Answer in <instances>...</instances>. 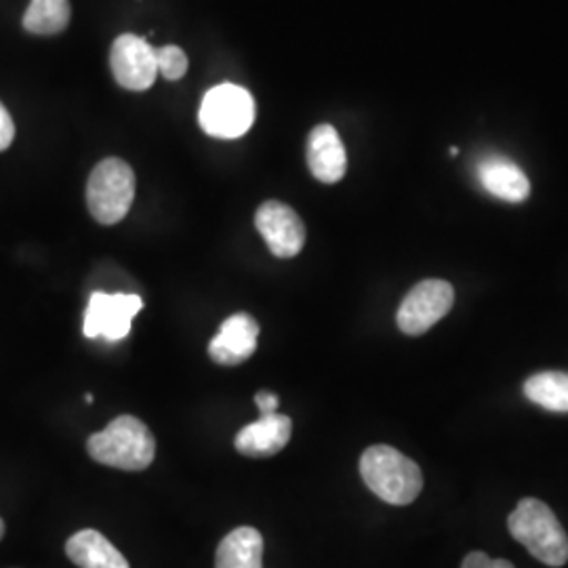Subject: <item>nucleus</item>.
Returning <instances> with one entry per match:
<instances>
[{
  "mask_svg": "<svg viewBox=\"0 0 568 568\" xmlns=\"http://www.w3.org/2000/svg\"><path fill=\"white\" fill-rule=\"evenodd\" d=\"M523 389L532 405L541 406L551 413H568V373H535L525 382Z\"/></svg>",
  "mask_w": 568,
  "mask_h": 568,
  "instance_id": "obj_17",
  "label": "nucleus"
},
{
  "mask_svg": "<svg viewBox=\"0 0 568 568\" xmlns=\"http://www.w3.org/2000/svg\"><path fill=\"white\" fill-rule=\"evenodd\" d=\"M511 537L523 544L539 562L548 567H562L568 560L567 530L556 514L539 499H523L509 514Z\"/></svg>",
  "mask_w": 568,
  "mask_h": 568,
  "instance_id": "obj_3",
  "label": "nucleus"
},
{
  "mask_svg": "<svg viewBox=\"0 0 568 568\" xmlns=\"http://www.w3.org/2000/svg\"><path fill=\"white\" fill-rule=\"evenodd\" d=\"M110 68L126 91H148L159 77L156 49L135 34H121L110 49Z\"/></svg>",
  "mask_w": 568,
  "mask_h": 568,
  "instance_id": "obj_8",
  "label": "nucleus"
},
{
  "mask_svg": "<svg viewBox=\"0 0 568 568\" xmlns=\"http://www.w3.org/2000/svg\"><path fill=\"white\" fill-rule=\"evenodd\" d=\"M65 554L79 568H131L121 551L93 528L72 535L65 544Z\"/></svg>",
  "mask_w": 568,
  "mask_h": 568,
  "instance_id": "obj_14",
  "label": "nucleus"
},
{
  "mask_svg": "<svg viewBox=\"0 0 568 568\" xmlns=\"http://www.w3.org/2000/svg\"><path fill=\"white\" fill-rule=\"evenodd\" d=\"M260 325L248 314H234L220 328V333L209 342V356L213 363L236 366L246 363L257 349Z\"/></svg>",
  "mask_w": 568,
  "mask_h": 568,
  "instance_id": "obj_10",
  "label": "nucleus"
},
{
  "mask_svg": "<svg viewBox=\"0 0 568 568\" xmlns=\"http://www.w3.org/2000/svg\"><path fill=\"white\" fill-rule=\"evenodd\" d=\"M307 166L310 173L323 183H337L344 180L347 171L345 145L333 124H318L307 138Z\"/></svg>",
  "mask_w": 568,
  "mask_h": 568,
  "instance_id": "obj_11",
  "label": "nucleus"
},
{
  "mask_svg": "<svg viewBox=\"0 0 568 568\" xmlns=\"http://www.w3.org/2000/svg\"><path fill=\"white\" fill-rule=\"evenodd\" d=\"M455 302V288L447 281H424L406 293L396 314V325L410 337L424 335L443 321Z\"/></svg>",
  "mask_w": 568,
  "mask_h": 568,
  "instance_id": "obj_7",
  "label": "nucleus"
},
{
  "mask_svg": "<svg viewBox=\"0 0 568 568\" xmlns=\"http://www.w3.org/2000/svg\"><path fill=\"white\" fill-rule=\"evenodd\" d=\"M361 474L366 487L389 506L413 504L424 488L419 466L387 445L366 448L361 457Z\"/></svg>",
  "mask_w": 568,
  "mask_h": 568,
  "instance_id": "obj_2",
  "label": "nucleus"
},
{
  "mask_svg": "<svg viewBox=\"0 0 568 568\" xmlns=\"http://www.w3.org/2000/svg\"><path fill=\"white\" fill-rule=\"evenodd\" d=\"M13 138H16V124L9 110L0 103V152L13 143Z\"/></svg>",
  "mask_w": 568,
  "mask_h": 568,
  "instance_id": "obj_20",
  "label": "nucleus"
},
{
  "mask_svg": "<svg viewBox=\"0 0 568 568\" xmlns=\"http://www.w3.org/2000/svg\"><path fill=\"white\" fill-rule=\"evenodd\" d=\"M143 300L133 293H93L84 310L82 333L89 339L121 342L131 333V321L142 312Z\"/></svg>",
  "mask_w": 568,
  "mask_h": 568,
  "instance_id": "obj_6",
  "label": "nucleus"
},
{
  "mask_svg": "<svg viewBox=\"0 0 568 568\" xmlns=\"http://www.w3.org/2000/svg\"><path fill=\"white\" fill-rule=\"evenodd\" d=\"M255 227L262 234L270 253L278 260H291L304 248V222L288 204L281 201L262 204L255 213Z\"/></svg>",
  "mask_w": 568,
  "mask_h": 568,
  "instance_id": "obj_9",
  "label": "nucleus"
},
{
  "mask_svg": "<svg viewBox=\"0 0 568 568\" xmlns=\"http://www.w3.org/2000/svg\"><path fill=\"white\" fill-rule=\"evenodd\" d=\"M462 568H514V565L504 558H490L485 551H471L464 558Z\"/></svg>",
  "mask_w": 568,
  "mask_h": 568,
  "instance_id": "obj_19",
  "label": "nucleus"
},
{
  "mask_svg": "<svg viewBox=\"0 0 568 568\" xmlns=\"http://www.w3.org/2000/svg\"><path fill=\"white\" fill-rule=\"evenodd\" d=\"M2 537H4V523H2V518H0V541H2Z\"/></svg>",
  "mask_w": 568,
  "mask_h": 568,
  "instance_id": "obj_22",
  "label": "nucleus"
},
{
  "mask_svg": "<svg viewBox=\"0 0 568 568\" xmlns=\"http://www.w3.org/2000/svg\"><path fill=\"white\" fill-rule=\"evenodd\" d=\"M262 558V532L253 527H239L222 539L215 554V568H264Z\"/></svg>",
  "mask_w": 568,
  "mask_h": 568,
  "instance_id": "obj_15",
  "label": "nucleus"
},
{
  "mask_svg": "<svg viewBox=\"0 0 568 568\" xmlns=\"http://www.w3.org/2000/svg\"><path fill=\"white\" fill-rule=\"evenodd\" d=\"M199 121L211 138L239 140L255 121L253 95L239 84H220L204 95Z\"/></svg>",
  "mask_w": 568,
  "mask_h": 568,
  "instance_id": "obj_5",
  "label": "nucleus"
},
{
  "mask_svg": "<svg viewBox=\"0 0 568 568\" xmlns=\"http://www.w3.org/2000/svg\"><path fill=\"white\" fill-rule=\"evenodd\" d=\"M478 180L488 194L506 203H523L530 194V182L525 171L506 156H488L478 164Z\"/></svg>",
  "mask_w": 568,
  "mask_h": 568,
  "instance_id": "obj_13",
  "label": "nucleus"
},
{
  "mask_svg": "<svg viewBox=\"0 0 568 568\" xmlns=\"http://www.w3.org/2000/svg\"><path fill=\"white\" fill-rule=\"evenodd\" d=\"M293 434V422L291 417L274 413V415H262L257 422L243 427L234 440L236 450L244 457L264 459L281 453Z\"/></svg>",
  "mask_w": 568,
  "mask_h": 568,
  "instance_id": "obj_12",
  "label": "nucleus"
},
{
  "mask_svg": "<svg viewBox=\"0 0 568 568\" xmlns=\"http://www.w3.org/2000/svg\"><path fill=\"white\" fill-rule=\"evenodd\" d=\"M84 400H87V403H93L95 398H93V394H87V396H84Z\"/></svg>",
  "mask_w": 568,
  "mask_h": 568,
  "instance_id": "obj_23",
  "label": "nucleus"
},
{
  "mask_svg": "<svg viewBox=\"0 0 568 568\" xmlns=\"http://www.w3.org/2000/svg\"><path fill=\"white\" fill-rule=\"evenodd\" d=\"M87 450L93 462L122 471H142L156 457V440L150 427L138 417L122 415L100 432L89 436Z\"/></svg>",
  "mask_w": 568,
  "mask_h": 568,
  "instance_id": "obj_1",
  "label": "nucleus"
},
{
  "mask_svg": "<svg viewBox=\"0 0 568 568\" xmlns=\"http://www.w3.org/2000/svg\"><path fill=\"white\" fill-rule=\"evenodd\" d=\"M156 63H159V74L166 81H180L187 72V55L175 44L159 47Z\"/></svg>",
  "mask_w": 568,
  "mask_h": 568,
  "instance_id": "obj_18",
  "label": "nucleus"
},
{
  "mask_svg": "<svg viewBox=\"0 0 568 568\" xmlns=\"http://www.w3.org/2000/svg\"><path fill=\"white\" fill-rule=\"evenodd\" d=\"M255 405H257L262 415H274V413L278 410L281 398H278L274 392L262 389V392H257V394H255Z\"/></svg>",
  "mask_w": 568,
  "mask_h": 568,
  "instance_id": "obj_21",
  "label": "nucleus"
},
{
  "mask_svg": "<svg viewBox=\"0 0 568 568\" xmlns=\"http://www.w3.org/2000/svg\"><path fill=\"white\" fill-rule=\"evenodd\" d=\"M135 199V173L121 159H105L87 182V206L95 222L114 225L126 217Z\"/></svg>",
  "mask_w": 568,
  "mask_h": 568,
  "instance_id": "obj_4",
  "label": "nucleus"
},
{
  "mask_svg": "<svg viewBox=\"0 0 568 568\" xmlns=\"http://www.w3.org/2000/svg\"><path fill=\"white\" fill-rule=\"evenodd\" d=\"M70 20V0H30L21 23L34 37H55L68 28Z\"/></svg>",
  "mask_w": 568,
  "mask_h": 568,
  "instance_id": "obj_16",
  "label": "nucleus"
}]
</instances>
